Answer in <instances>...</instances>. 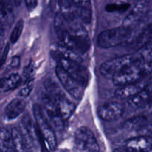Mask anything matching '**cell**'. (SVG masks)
Here are the masks:
<instances>
[{
	"label": "cell",
	"mask_w": 152,
	"mask_h": 152,
	"mask_svg": "<svg viewBox=\"0 0 152 152\" xmlns=\"http://www.w3.org/2000/svg\"><path fill=\"white\" fill-rule=\"evenodd\" d=\"M55 31L61 44L78 54L85 53L90 47V39L83 24L58 12L55 18Z\"/></svg>",
	"instance_id": "obj_1"
},
{
	"label": "cell",
	"mask_w": 152,
	"mask_h": 152,
	"mask_svg": "<svg viewBox=\"0 0 152 152\" xmlns=\"http://www.w3.org/2000/svg\"><path fill=\"white\" fill-rule=\"evenodd\" d=\"M152 74V58L142 53V56L124 68L112 80L115 86L120 87L130 83L146 80Z\"/></svg>",
	"instance_id": "obj_2"
},
{
	"label": "cell",
	"mask_w": 152,
	"mask_h": 152,
	"mask_svg": "<svg viewBox=\"0 0 152 152\" xmlns=\"http://www.w3.org/2000/svg\"><path fill=\"white\" fill-rule=\"evenodd\" d=\"M60 13L66 17L83 23H89L92 19L90 0H58Z\"/></svg>",
	"instance_id": "obj_3"
},
{
	"label": "cell",
	"mask_w": 152,
	"mask_h": 152,
	"mask_svg": "<svg viewBox=\"0 0 152 152\" xmlns=\"http://www.w3.org/2000/svg\"><path fill=\"white\" fill-rule=\"evenodd\" d=\"M33 112L35 123L40 131L45 145L49 151H53L57 146V138L52 124L40 105L34 104L33 106Z\"/></svg>",
	"instance_id": "obj_4"
},
{
	"label": "cell",
	"mask_w": 152,
	"mask_h": 152,
	"mask_svg": "<svg viewBox=\"0 0 152 152\" xmlns=\"http://www.w3.org/2000/svg\"><path fill=\"white\" fill-rule=\"evenodd\" d=\"M142 56V53H128L113 58L101 64L100 73L105 78L113 79L124 68L128 67Z\"/></svg>",
	"instance_id": "obj_5"
},
{
	"label": "cell",
	"mask_w": 152,
	"mask_h": 152,
	"mask_svg": "<svg viewBox=\"0 0 152 152\" xmlns=\"http://www.w3.org/2000/svg\"><path fill=\"white\" fill-rule=\"evenodd\" d=\"M131 28L124 26L102 31L98 35L97 44L102 48H110L122 45L131 37Z\"/></svg>",
	"instance_id": "obj_6"
},
{
	"label": "cell",
	"mask_w": 152,
	"mask_h": 152,
	"mask_svg": "<svg viewBox=\"0 0 152 152\" xmlns=\"http://www.w3.org/2000/svg\"><path fill=\"white\" fill-rule=\"evenodd\" d=\"M75 146L77 152H99L97 140L92 131L86 127H80L75 133Z\"/></svg>",
	"instance_id": "obj_7"
},
{
	"label": "cell",
	"mask_w": 152,
	"mask_h": 152,
	"mask_svg": "<svg viewBox=\"0 0 152 152\" xmlns=\"http://www.w3.org/2000/svg\"><path fill=\"white\" fill-rule=\"evenodd\" d=\"M55 74L63 88L72 97L77 100L82 99L86 86L67 74L59 65L55 68Z\"/></svg>",
	"instance_id": "obj_8"
},
{
	"label": "cell",
	"mask_w": 152,
	"mask_h": 152,
	"mask_svg": "<svg viewBox=\"0 0 152 152\" xmlns=\"http://www.w3.org/2000/svg\"><path fill=\"white\" fill-rule=\"evenodd\" d=\"M58 65L62 68L67 74L75 79L84 86H86L89 80V73L86 67L82 65L80 62L69 60L63 58H57Z\"/></svg>",
	"instance_id": "obj_9"
},
{
	"label": "cell",
	"mask_w": 152,
	"mask_h": 152,
	"mask_svg": "<svg viewBox=\"0 0 152 152\" xmlns=\"http://www.w3.org/2000/svg\"><path fill=\"white\" fill-rule=\"evenodd\" d=\"M42 102H43V109L45 114L47 117L48 120L53 126L54 128L58 131H61L64 127V121L61 117L58 108L55 105V102L52 98L48 94L42 96Z\"/></svg>",
	"instance_id": "obj_10"
},
{
	"label": "cell",
	"mask_w": 152,
	"mask_h": 152,
	"mask_svg": "<svg viewBox=\"0 0 152 152\" xmlns=\"http://www.w3.org/2000/svg\"><path fill=\"white\" fill-rule=\"evenodd\" d=\"M125 113V106L119 102H109L99 107L98 114L104 121L111 122L120 118Z\"/></svg>",
	"instance_id": "obj_11"
},
{
	"label": "cell",
	"mask_w": 152,
	"mask_h": 152,
	"mask_svg": "<svg viewBox=\"0 0 152 152\" xmlns=\"http://www.w3.org/2000/svg\"><path fill=\"white\" fill-rule=\"evenodd\" d=\"M149 0H134L131 10L123 21L122 26L131 28L145 14L148 7Z\"/></svg>",
	"instance_id": "obj_12"
},
{
	"label": "cell",
	"mask_w": 152,
	"mask_h": 152,
	"mask_svg": "<svg viewBox=\"0 0 152 152\" xmlns=\"http://www.w3.org/2000/svg\"><path fill=\"white\" fill-rule=\"evenodd\" d=\"M148 81V80H144L118 87V88L115 91V96L117 99L128 100L142 91L147 86Z\"/></svg>",
	"instance_id": "obj_13"
},
{
	"label": "cell",
	"mask_w": 152,
	"mask_h": 152,
	"mask_svg": "<svg viewBox=\"0 0 152 152\" xmlns=\"http://www.w3.org/2000/svg\"><path fill=\"white\" fill-rule=\"evenodd\" d=\"M52 99L58 108V111L63 121H66L70 118L75 110V105L69 99L66 93L58 95L52 98Z\"/></svg>",
	"instance_id": "obj_14"
},
{
	"label": "cell",
	"mask_w": 152,
	"mask_h": 152,
	"mask_svg": "<svg viewBox=\"0 0 152 152\" xmlns=\"http://www.w3.org/2000/svg\"><path fill=\"white\" fill-rule=\"evenodd\" d=\"M125 148L135 152H149L152 150V136H140L126 140Z\"/></svg>",
	"instance_id": "obj_15"
},
{
	"label": "cell",
	"mask_w": 152,
	"mask_h": 152,
	"mask_svg": "<svg viewBox=\"0 0 152 152\" xmlns=\"http://www.w3.org/2000/svg\"><path fill=\"white\" fill-rule=\"evenodd\" d=\"M152 97V77L148 80L147 86L142 91L131 99L128 102L133 108H140L146 107Z\"/></svg>",
	"instance_id": "obj_16"
},
{
	"label": "cell",
	"mask_w": 152,
	"mask_h": 152,
	"mask_svg": "<svg viewBox=\"0 0 152 152\" xmlns=\"http://www.w3.org/2000/svg\"><path fill=\"white\" fill-rule=\"evenodd\" d=\"M26 107V102L23 99L17 98L10 101L4 111V118L7 120H13L22 114Z\"/></svg>",
	"instance_id": "obj_17"
},
{
	"label": "cell",
	"mask_w": 152,
	"mask_h": 152,
	"mask_svg": "<svg viewBox=\"0 0 152 152\" xmlns=\"http://www.w3.org/2000/svg\"><path fill=\"white\" fill-rule=\"evenodd\" d=\"M54 52L56 54L57 58H63V59H69V60L81 62V57L80 54L73 51L72 50L62 44L58 45L55 47Z\"/></svg>",
	"instance_id": "obj_18"
},
{
	"label": "cell",
	"mask_w": 152,
	"mask_h": 152,
	"mask_svg": "<svg viewBox=\"0 0 152 152\" xmlns=\"http://www.w3.org/2000/svg\"><path fill=\"white\" fill-rule=\"evenodd\" d=\"M0 152H15L11 132L4 128L0 129Z\"/></svg>",
	"instance_id": "obj_19"
},
{
	"label": "cell",
	"mask_w": 152,
	"mask_h": 152,
	"mask_svg": "<svg viewBox=\"0 0 152 152\" xmlns=\"http://www.w3.org/2000/svg\"><path fill=\"white\" fill-rule=\"evenodd\" d=\"M147 123V118L143 115H139L128 119L122 123V127L129 131H139Z\"/></svg>",
	"instance_id": "obj_20"
},
{
	"label": "cell",
	"mask_w": 152,
	"mask_h": 152,
	"mask_svg": "<svg viewBox=\"0 0 152 152\" xmlns=\"http://www.w3.org/2000/svg\"><path fill=\"white\" fill-rule=\"evenodd\" d=\"M22 81V77L18 74H11L7 77L0 79V88L10 90L17 87Z\"/></svg>",
	"instance_id": "obj_21"
},
{
	"label": "cell",
	"mask_w": 152,
	"mask_h": 152,
	"mask_svg": "<svg viewBox=\"0 0 152 152\" xmlns=\"http://www.w3.org/2000/svg\"><path fill=\"white\" fill-rule=\"evenodd\" d=\"M43 86L45 89L47 91L48 95L51 98H53L58 95L62 94L65 93L64 91L60 87L59 85L56 83L54 80L49 78V77H46L43 80Z\"/></svg>",
	"instance_id": "obj_22"
},
{
	"label": "cell",
	"mask_w": 152,
	"mask_h": 152,
	"mask_svg": "<svg viewBox=\"0 0 152 152\" xmlns=\"http://www.w3.org/2000/svg\"><path fill=\"white\" fill-rule=\"evenodd\" d=\"M10 132H11L15 152H29L26 145H25V142H24V140L22 139V135H21L19 131L14 128V129L10 131Z\"/></svg>",
	"instance_id": "obj_23"
},
{
	"label": "cell",
	"mask_w": 152,
	"mask_h": 152,
	"mask_svg": "<svg viewBox=\"0 0 152 152\" xmlns=\"http://www.w3.org/2000/svg\"><path fill=\"white\" fill-rule=\"evenodd\" d=\"M24 28V22L22 19L16 22V24L15 25L14 28L12 30V32L10 34V42L14 44L16 42L18 41V39L20 37L21 34H22V31H23Z\"/></svg>",
	"instance_id": "obj_24"
},
{
	"label": "cell",
	"mask_w": 152,
	"mask_h": 152,
	"mask_svg": "<svg viewBox=\"0 0 152 152\" xmlns=\"http://www.w3.org/2000/svg\"><path fill=\"white\" fill-rule=\"evenodd\" d=\"M131 5L128 3L122 4H110L106 6L105 10L107 12H125L130 8Z\"/></svg>",
	"instance_id": "obj_25"
},
{
	"label": "cell",
	"mask_w": 152,
	"mask_h": 152,
	"mask_svg": "<svg viewBox=\"0 0 152 152\" xmlns=\"http://www.w3.org/2000/svg\"><path fill=\"white\" fill-rule=\"evenodd\" d=\"M34 71V64L32 62H29V63L27 64L26 66L24 68L23 71V77L25 80H30V78L32 76L33 73Z\"/></svg>",
	"instance_id": "obj_26"
},
{
	"label": "cell",
	"mask_w": 152,
	"mask_h": 152,
	"mask_svg": "<svg viewBox=\"0 0 152 152\" xmlns=\"http://www.w3.org/2000/svg\"><path fill=\"white\" fill-rule=\"evenodd\" d=\"M33 88V82L32 80H28V83H26L25 86L22 88V89L19 91V96H22V97H25V96H28V95L31 93V90Z\"/></svg>",
	"instance_id": "obj_27"
},
{
	"label": "cell",
	"mask_w": 152,
	"mask_h": 152,
	"mask_svg": "<svg viewBox=\"0 0 152 152\" xmlns=\"http://www.w3.org/2000/svg\"><path fill=\"white\" fill-rule=\"evenodd\" d=\"M142 136H151L152 135V121L146 123L141 129L138 131Z\"/></svg>",
	"instance_id": "obj_28"
},
{
	"label": "cell",
	"mask_w": 152,
	"mask_h": 152,
	"mask_svg": "<svg viewBox=\"0 0 152 152\" xmlns=\"http://www.w3.org/2000/svg\"><path fill=\"white\" fill-rule=\"evenodd\" d=\"M9 50H10V45H9V43H7L5 45V47H4L2 54H1V58H0V68L2 67V65H4V63L5 62L6 59H7V55H8Z\"/></svg>",
	"instance_id": "obj_29"
},
{
	"label": "cell",
	"mask_w": 152,
	"mask_h": 152,
	"mask_svg": "<svg viewBox=\"0 0 152 152\" xmlns=\"http://www.w3.org/2000/svg\"><path fill=\"white\" fill-rule=\"evenodd\" d=\"M28 10H32L37 7V0H24Z\"/></svg>",
	"instance_id": "obj_30"
},
{
	"label": "cell",
	"mask_w": 152,
	"mask_h": 152,
	"mask_svg": "<svg viewBox=\"0 0 152 152\" xmlns=\"http://www.w3.org/2000/svg\"><path fill=\"white\" fill-rule=\"evenodd\" d=\"M3 1L7 6L13 5L17 7V6H19L21 4L22 0H3Z\"/></svg>",
	"instance_id": "obj_31"
},
{
	"label": "cell",
	"mask_w": 152,
	"mask_h": 152,
	"mask_svg": "<svg viewBox=\"0 0 152 152\" xmlns=\"http://www.w3.org/2000/svg\"><path fill=\"white\" fill-rule=\"evenodd\" d=\"M142 49H144L145 50V52H148V53H152V35L150 39L148 42V43L146 44V45Z\"/></svg>",
	"instance_id": "obj_32"
},
{
	"label": "cell",
	"mask_w": 152,
	"mask_h": 152,
	"mask_svg": "<svg viewBox=\"0 0 152 152\" xmlns=\"http://www.w3.org/2000/svg\"><path fill=\"white\" fill-rule=\"evenodd\" d=\"M19 62H20V59H19V56H14V57H13L11 62H10V66L12 68H16V67L19 66Z\"/></svg>",
	"instance_id": "obj_33"
},
{
	"label": "cell",
	"mask_w": 152,
	"mask_h": 152,
	"mask_svg": "<svg viewBox=\"0 0 152 152\" xmlns=\"http://www.w3.org/2000/svg\"><path fill=\"white\" fill-rule=\"evenodd\" d=\"M113 152H135L131 149H128V148H125V147H123V148H116V149L114 150Z\"/></svg>",
	"instance_id": "obj_34"
},
{
	"label": "cell",
	"mask_w": 152,
	"mask_h": 152,
	"mask_svg": "<svg viewBox=\"0 0 152 152\" xmlns=\"http://www.w3.org/2000/svg\"><path fill=\"white\" fill-rule=\"evenodd\" d=\"M145 108H147V109L148 110V111H152V97H151V100L149 101L148 104V105H146Z\"/></svg>",
	"instance_id": "obj_35"
},
{
	"label": "cell",
	"mask_w": 152,
	"mask_h": 152,
	"mask_svg": "<svg viewBox=\"0 0 152 152\" xmlns=\"http://www.w3.org/2000/svg\"><path fill=\"white\" fill-rule=\"evenodd\" d=\"M151 136H152V135H151Z\"/></svg>",
	"instance_id": "obj_36"
}]
</instances>
